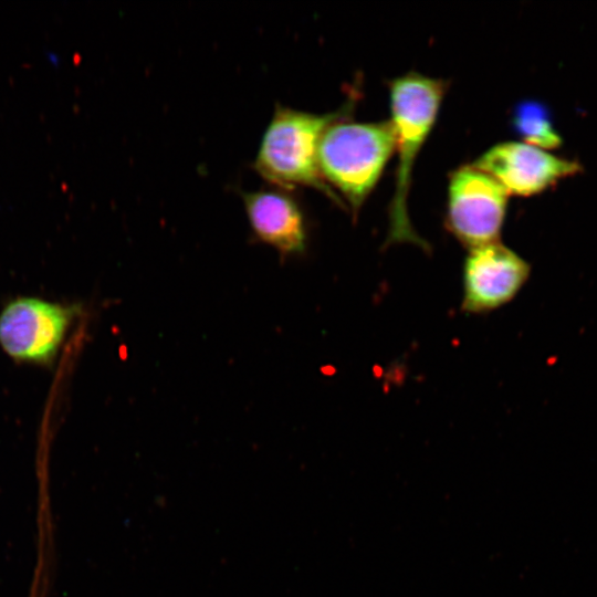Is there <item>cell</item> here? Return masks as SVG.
Segmentation results:
<instances>
[{"label": "cell", "instance_id": "6da1fadb", "mask_svg": "<svg viewBox=\"0 0 597 597\" xmlns=\"http://www.w3.org/2000/svg\"><path fill=\"white\" fill-rule=\"evenodd\" d=\"M447 90V82L409 72L389 82L391 122L396 130L398 166L394 196L389 205L386 245L413 243L429 250L408 214V193L415 158L428 137Z\"/></svg>", "mask_w": 597, "mask_h": 597}, {"label": "cell", "instance_id": "7a4b0ae2", "mask_svg": "<svg viewBox=\"0 0 597 597\" xmlns=\"http://www.w3.org/2000/svg\"><path fill=\"white\" fill-rule=\"evenodd\" d=\"M352 108L347 103L332 113L313 114L277 105L262 136L254 168L281 188L313 187L342 207L343 201L321 174L317 149L324 130L347 118Z\"/></svg>", "mask_w": 597, "mask_h": 597}, {"label": "cell", "instance_id": "52a82bcc", "mask_svg": "<svg viewBox=\"0 0 597 597\" xmlns=\"http://www.w3.org/2000/svg\"><path fill=\"white\" fill-rule=\"evenodd\" d=\"M492 176L509 195L532 196L558 180L576 175L582 166L523 142L499 143L473 164Z\"/></svg>", "mask_w": 597, "mask_h": 597}, {"label": "cell", "instance_id": "5b68a950", "mask_svg": "<svg viewBox=\"0 0 597 597\" xmlns=\"http://www.w3.org/2000/svg\"><path fill=\"white\" fill-rule=\"evenodd\" d=\"M509 193L492 176L473 165L450 174L447 226L470 249L499 241Z\"/></svg>", "mask_w": 597, "mask_h": 597}, {"label": "cell", "instance_id": "ba28073f", "mask_svg": "<svg viewBox=\"0 0 597 597\" xmlns=\"http://www.w3.org/2000/svg\"><path fill=\"white\" fill-rule=\"evenodd\" d=\"M252 231L261 241L282 254L305 249L306 229L297 202L280 190H259L242 195Z\"/></svg>", "mask_w": 597, "mask_h": 597}, {"label": "cell", "instance_id": "277c9868", "mask_svg": "<svg viewBox=\"0 0 597 597\" xmlns=\"http://www.w3.org/2000/svg\"><path fill=\"white\" fill-rule=\"evenodd\" d=\"M77 312L72 305L17 297L0 313V346L17 362L51 364Z\"/></svg>", "mask_w": 597, "mask_h": 597}, {"label": "cell", "instance_id": "9c48e42d", "mask_svg": "<svg viewBox=\"0 0 597 597\" xmlns=\"http://www.w3.org/2000/svg\"><path fill=\"white\" fill-rule=\"evenodd\" d=\"M512 122L526 144L542 149L556 148L562 144L547 108L537 102L524 101L516 105Z\"/></svg>", "mask_w": 597, "mask_h": 597}, {"label": "cell", "instance_id": "8992f818", "mask_svg": "<svg viewBox=\"0 0 597 597\" xmlns=\"http://www.w3.org/2000/svg\"><path fill=\"white\" fill-rule=\"evenodd\" d=\"M530 275V264L499 241L470 249L463 265L461 308L484 313L510 302Z\"/></svg>", "mask_w": 597, "mask_h": 597}, {"label": "cell", "instance_id": "3957f363", "mask_svg": "<svg viewBox=\"0 0 597 597\" xmlns=\"http://www.w3.org/2000/svg\"><path fill=\"white\" fill-rule=\"evenodd\" d=\"M337 119L323 133L317 149L321 174L357 213L396 146L390 121L350 123Z\"/></svg>", "mask_w": 597, "mask_h": 597}]
</instances>
